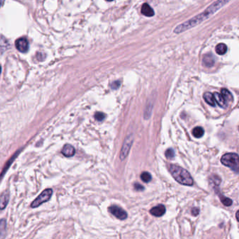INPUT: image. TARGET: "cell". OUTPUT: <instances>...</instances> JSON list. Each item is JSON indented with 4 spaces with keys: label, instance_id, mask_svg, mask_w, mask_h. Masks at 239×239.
I'll use <instances>...</instances> for the list:
<instances>
[{
    "label": "cell",
    "instance_id": "cell-22",
    "mask_svg": "<svg viewBox=\"0 0 239 239\" xmlns=\"http://www.w3.org/2000/svg\"><path fill=\"white\" fill-rule=\"evenodd\" d=\"M105 114L103 112H97L95 114V119H96L97 121H102L105 119Z\"/></svg>",
    "mask_w": 239,
    "mask_h": 239
},
{
    "label": "cell",
    "instance_id": "cell-19",
    "mask_svg": "<svg viewBox=\"0 0 239 239\" xmlns=\"http://www.w3.org/2000/svg\"><path fill=\"white\" fill-rule=\"evenodd\" d=\"M219 198H220L221 202L225 205V206H231L232 205V200L228 197H226L223 195H219Z\"/></svg>",
    "mask_w": 239,
    "mask_h": 239
},
{
    "label": "cell",
    "instance_id": "cell-24",
    "mask_svg": "<svg viewBox=\"0 0 239 239\" xmlns=\"http://www.w3.org/2000/svg\"><path fill=\"white\" fill-rule=\"evenodd\" d=\"M199 212H200V210L198 208L194 207L191 209V214H192V215H194V216H197V215L199 214Z\"/></svg>",
    "mask_w": 239,
    "mask_h": 239
},
{
    "label": "cell",
    "instance_id": "cell-1",
    "mask_svg": "<svg viewBox=\"0 0 239 239\" xmlns=\"http://www.w3.org/2000/svg\"><path fill=\"white\" fill-rule=\"evenodd\" d=\"M229 1L226 0H220V1L215 2L212 4L208 7L205 10L201 13L198 14L197 16H194L192 18L189 19V20L186 21L182 24L177 25L175 28L174 32L176 34H179V33L185 32L186 30L191 29L193 27L199 25L203 21L207 20L208 18L211 17V16L217 12L219 9H220L222 6H224L226 4H227Z\"/></svg>",
    "mask_w": 239,
    "mask_h": 239
},
{
    "label": "cell",
    "instance_id": "cell-15",
    "mask_svg": "<svg viewBox=\"0 0 239 239\" xmlns=\"http://www.w3.org/2000/svg\"><path fill=\"white\" fill-rule=\"evenodd\" d=\"M215 51L218 55H224L227 51V46L224 44H219L215 47Z\"/></svg>",
    "mask_w": 239,
    "mask_h": 239
},
{
    "label": "cell",
    "instance_id": "cell-6",
    "mask_svg": "<svg viewBox=\"0 0 239 239\" xmlns=\"http://www.w3.org/2000/svg\"><path fill=\"white\" fill-rule=\"evenodd\" d=\"M108 210L114 216H115L117 219H121V220H124L127 218V212L122 208L118 207L117 205H112L108 208Z\"/></svg>",
    "mask_w": 239,
    "mask_h": 239
},
{
    "label": "cell",
    "instance_id": "cell-9",
    "mask_svg": "<svg viewBox=\"0 0 239 239\" xmlns=\"http://www.w3.org/2000/svg\"><path fill=\"white\" fill-rule=\"evenodd\" d=\"M141 13L147 17H151V16H154V11L153 9L147 3L143 4L141 8Z\"/></svg>",
    "mask_w": 239,
    "mask_h": 239
},
{
    "label": "cell",
    "instance_id": "cell-8",
    "mask_svg": "<svg viewBox=\"0 0 239 239\" xmlns=\"http://www.w3.org/2000/svg\"><path fill=\"white\" fill-rule=\"evenodd\" d=\"M150 213L155 217L163 216L165 213V208L164 205H158L151 209Z\"/></svg>",
    "mask_w": 239,
    "mask_h": 239
},
{
    "label": "cell",
    "instance_id": "cell-3",
    "mask_svg": "<svg viewBox=\"0 0 239 239\" xmlns=\"http://www.w3.org/2000/svg\"><path fill=\"white\" fill-rule=\"evenodd\" d=\"M222 164L238 173L239 170V158L237 154L227 153L221 158Z\"/></svg>",
    "mask_w": 239,
    "mask_h": 239
},
{
    "label": "cell",
    "instance_id": "cell-25",
    "mask_svg": "<svg viewBox=\"0 0 239 239\" xmlns=\"http://www.w3.org/2000/svg\"><path fill=\"white\" fill-rule=\"evenodd\" d=\"M134 188L136 189V190L137 191H143L144 189V186L143 185H141L140 184L136 183L134 184Z\"/></svg>",
    "mask_w": 239,
    "mask_h": 239
},
{
    "label": "cell",
    "instance_id": "cell-12",
    "mask_svg": "<svg viewBox=\"0 0 239 239\" xmlns=\"http://www.w3.org/2000/svg\"><path fill=\"white\" fill-rule=\"evenodd\" d=\"M212 95H213L215 101L217 102V105H218L219 107H224L226 105V102L223 98V97L222 96V95L220 93H217V92H215Z\"/></svg>",
    "mask_w": 239,
    "mask_h": 239
},
{
    "label": "cell",
    "instance_id": "cell-20",
    "mask_svg": "<svg viewBox=\"0 0 239 239\" xmlns=\"http://www.w3.org/2000/svg\"><path fill=\"white\" fill-rule=\"evenodd\" d=\"M140 178L142 180L145 182V183H149L151 179V176L148 172H143V173L141 174Z\"/></svg>",
    "mask_w": 239,
    "mask_h": 239
},
{
    "label": "cell",
    "instance_id": "cell-11",
    "mask_svg": "<svg viewBox=\"0 0 239 239\" xmlns=\"http://www.w3.org/2000/svg\"><path fill=\"white\" fill-rule=\"evenodd\" d=\"M62 153L66 157H71L74 155L75 150L73 146L70 145H65L63 147Z\"/></svg>",
    "mask_w": 239,
    "mask_h": 239
},
{
    "label": "cell",
    "instance_id": "cell-13",
    "mask_svg": "<svg viewBox=\"0 0 239 239\" xmlns=\"http://www.w3.org/2000/svg\"><path fill=\"white\" fill-rule=\"evenodd\" d=\"M203 98H204L205 101L209 105L212 106V107H214L215 105V101L213 95L210 93V92H206V93L203 94Z\"/></svg>",
    "mask_w": 239,
    "mask_h": 239
},
{
    "label": "cell",
    "instance_id": "cell-10",
    "mask_svg": "<svg viewBox=\"0 0 239 239\" xmlns=\"http://www.w3.org/2000/svg\"><path fill=\"white\" fill-rule=\"evenodd\" d=\"M215 62V58L212 54H209V53L206 54V55L204 56V57H203V65L205 66V67H212V66L214 65Z\"/></svg>",
    "mask_w": 239,
    "mask_h": 239
},
{
    "label": "cell",
    "instance_id": "cell-26",
    "mask_svg": "<svg viewBox=\"0 0 239 239\" xmlns=\"http://www.w3.org/2000/svg\"><path fill=\"white\" fill-rule=\"evenodd\" d=\"M1 72H2V67L1 66H0V73H1Z\"/></svg>",
    "mask_w": 239,
    "mask_h": 239
},
{
    "label": "cell",
    "instance_id": "cell-5",
    "mask_svg": "<svg viewBox=\"0 0 239 239\" xmlns=\"http://www.w3.org/2000/svg\"><path fill=\"white\" fill-rule=\"evenodd\" d=\"M132 143H133V135L131 134V135H129V136H127L124 142V144H123L121 150V152H120L121 160L123 161L126 158V157L128 156V154L129 152L130 149L131 147Z\"/></svg>",
    "mask_w": 239,
    "mask_h": 239
},
{
    "label": "cell",
    "instance_id": "cell-23",
    "mask_svg": "<svg viewBox=\"0 0 239 239\" xmlns=\"http://www.w3.org/2000/svg\"><path fill=\"white\" fill-rule=\"evenodd\" d=\"M120 85H121V83L119 81H115L112 83V84H111V88L114 90H116L119 88Z\"/></svg>",
    "mask_w": 239,
    "mask_h": 239
},
{
    "label": "cell",
    "instance_id": "cell-14",
    "mask_svg": "<svg viewBox=\"0 0 239 239\" xmlns=\"http://www.w3.org/2000/svg\"><path fill=\"white\" fill-rule=\"evenodd\" d=\"M9 199L8 194H4L0 198V210H3L6 207Z\"/></svg>",
    "mask_w": 239,
    "mask_h": 239
},
{
    "label": "cell",
    "instance_id": "cell-2",
    "mask_svg": "<svg viewBox=\"0 0 239 239\" xmlns=\"http://www.w3.org/2000/svg\"><path fill=\"white\" fill-rule=\"evenodd\" d=\"M170 171L177 183L186 186L193 185L194 180L192 177L187 170L183 168L176 165H171L170 166Z\"/></svg>",
    "mask_w": 239,
    "mask_h": 239
},
{
    "label": "cell",
    "instance_id": "cell-16",
    "mask_svg": "<svg viewBox=\"0 0 239 239\" xmlns=\"http://www.w3.org/2000/svg\"><path fill=\"white\" fill-rule=\"evenodd\" d=\"M192 135L196 138H200L204 135V130L202 127L196 126L192 131Z\"/></svg>",
    "mask_w": 239,
    "mask_h": 239
},
{
    "label": "cell",
    "instance_id": "cell-18",
    "mask_svg": "<svg viewBox=\"0 0 239 239\" xmlns=\"http://www.w3.org/2000/svg\"><path fill=\"white\" fill-rule=\"evenodd\" d=\"M6 229V222L4 219L0 220V238L5 235Z\"/></svg>",
    "mask_w": 239,
    "mask_h": 239
},
{
    "label": "cell",
    "instance_id": "cell-17",
    "mask_svg": "<svg viewBox=\"0 0 239 239\" xmlns=\"http://www.w3.org/2000/svg\"><path fill=\"white\" fill-rule=\"evenodd\" d=\"M222 96L223 97V98L224 99V100L226 101H229L231 102L233 100V97L232 95L229 92L228 90L226 89H223L222 90Z\"/></svg>",
    "mask_w": 239,
    "mask_h": 239
},
{
    "label": "cell",
    "instance_id": "cell-7",
    "mask_svg": "<svg viewBox=\"0 0 239 239\" xmlns=\"http://www.w3.org/2000/svg\"><path fill=\"white\" fill-rule=\"evenodd\" d=\"M16 46L19 51L22 52V53H25L27 51L28 48H29V44H28L27 40L25 38H20V39L16 40Z\"/></svg>",
    "mask_w": 239,
    "mask_h": 239
},
{
    "label": "cell",
    "instance_id": "cell-21",
    "mask_svg": "<svg viewBox=\"0 0 239 239\" xmlns=\"http://www.w3.org/2000/svg\"><path fill=\"white\" fill-rule=\"evenodd\" d=\"M175 155H176L175 151L172 150V148L168 149L166 151H165V157H166L168 158H169V159H171V158H174Z\"/></svg>",
    "mask_w": 239,
    "mask_h": 239
},
{
    "label": "cell",
    "instance_id": "cell-4",
    "mask_svg": "<svg viewBox=\"0 0 239 239\" xmlns=\"http://www.w3.org/2000/svg\"><path fill=\"white\" fill-rule=\"evenodd\" d=\"M52 193H53V191H52L51 189H45L44 191H43L41 193V194L38 196L36 199L32 203L31 207L32 208L39 207V205H41L42 204V203L48 201L51 197Z\"/></svg>",
    "mask_w": 239,
    "mask_h": 239
}]
</instances>
